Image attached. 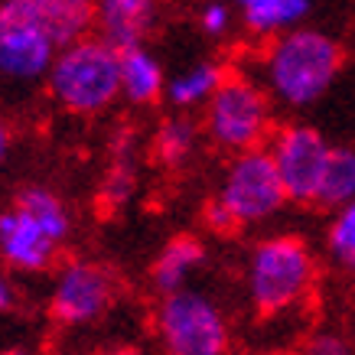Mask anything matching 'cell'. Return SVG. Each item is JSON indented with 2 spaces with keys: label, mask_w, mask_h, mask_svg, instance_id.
<instances>
[{
  "label": "cell",
  "mask_w": 355,
  "mask_h": 355,
  "mask_svg": "<svg viewBox=\"0 0 355 355\" xmlns=\"http://www.w3.org/2000/svg\"><path fill=\"white\" fill-rule=\"evenodd\" d=\"M95 23L101 43L121 55L128 49H140V40L153 23V7L144 0H108L95 10Z\"/></svg>",
  "instance_id": "obj_12"
},
{
  "label": "cell",
  "mask_w": 355,
  "mask_h": 355,
  "mask_svg": "<svg viewBox=\"0 0 355 355\" xmlns=\"http://www.w3.org/2000/svg\"><path fill=\"white\" fill-rule=\"evenodd\" d=\"M49 88L59 105L78 114H95L121 95V55L101 40H78L55 55Z\"/></svg>",
  "instance_id": "obj_2"
},
{
  "label": "cell",
  "mask_w": 355,
  "mask_h": 355,
  "mask_svg": "<svg viewBox=\"0 0 355 355\" xmlns=\"http://www.w3.org/2000/svg\"><path fill=\"white\" fill-rule=\"evenodd\" d=\"M108 355H140L137 349H114V352H108Z\"/></svg>",
  "instance_id": "obj_27"
},
{
  "label": "cell",
  "mask_w": 355,
  "mask_h": 355,
  "mask_svg": "<svg viewBox=\"0 0 355 355\" xmlns=\"http://www.w3.org/2000/svg\"><path fill=\"white\" fill-rule=\"evenodd\" d=\"M196 144V128L189 121H166L157 134V157L166 166H180Z\"/></svg>",
  "instance_id": "obj_19"
},
{
  "label": "cell",
  "mask_w": 355,
  "mask_h": 355,
  "mask_svg": "<svg viewBox=\"0 0 355 355\" xmlns=\"http://www.w3.org/2000/svg\"><path fill=\"white\" fill-rule=\"evenodd\" d=\"M205 218H209V225L216 228V232H232V228L238 225V222H235L232 216H228V209H225L222 202H218V199H216L212 205H209V209H205Z\"/></svg>",
  "instance_id": "obj_23"
},
{
  "label": "cell",
  "mask_w": 355,
  "mask_h": 355,
  "mask_svg": "<svg viewBox=\"0 0 355 355\" xmlns=\"http://www.w3.org/2000/svg\"><path fill=\"white\" fill-rule=\"evenodd\" d=\"M134 186V137H121L114 147V170L105 180V199L111 205L124 202Z\"/></svg>",
  "instance_id": "obj_20"
},
{
  "label": "cell",
  "mask_w": 355,
  "mask_h": 355,
  "mask_svg": "<svg viewBox=\"0 0 355 355\" xmlns=\"http://www.w3.org/2000/svg\"><path fill=\"white\" fill-rule=\"evenodd\" d=\"M222 82H225V72L212 62H202L173 82L170 98H173V105H199L205 98L212 101V95L222 88Z\"/></svg>",
  "instance_id": "obj_18"
},
{
  "label": "cell",
  "mask_w": 355,
  "mask_h": 355,
  "mask_svg": "<svg viewBox=\"0 0 355 355\" xmlns=\"http://www.w3.org/2000/svg\"><path fill=\"white\" fill-rule=\"evenodd\" d=\"M163 92V72L160 62L153 59L144 46L140 49H128L121 53V95L147 105Z\"/></svg>",
  "instance_id": "obj_14"
},
{
  "label": "cell",
  "mask_w": 355,
  "mask_h": 355,
  "mask_svg": "<svg viewBox=\"0 0 355 355\" xmlns=\"http://www.w3.org/2000/svg\"><path fill=\"white\" fill-rule=\"evenodd\" d=\"M202 26L209 33H225L228 26V10L222 3H212V7H205L202 10Z\"/></svg>",
  "instance_id": "obj_24"
},
{
  "label": "cell",
  "mask_w": 355,
  "mask_h": 355,
  "mask_svg": "<svg viewBox=\"0 0 355 355\" xmlns=\"http://www.w3.org/2000/svg\"><path fill=\"white\" fill-rule=\"evenodd\" d=\"M306 355H349V349L336 336H316L306 343Z\"/></svg>",
  "instance_id": "obj_22"
},
{
  "label": "cell",
  "mask_w": 355,
  "mask_h": 355,
  "mask_svg": "<svg viewBox=\"0 0 355 355\" xmlns=\"http://www.w3.org/2000/svg\"><path fill=\"white\" fill-rule=\"evenodd\" d=\"M284 199H287V193H284L277 166H274L268 150L238 153L235 163L228 166L225 186L218 196V202L225 205L228 216L235 218L238 225L268 218L270 212H277L284 205Z\"/></svg>",
  "instance_id": "obj_6"
},
{
  "label": "cell",
  "mask_w": 355,
  "mask_h": 355,
  "mask_svg": "<svg viewBox=\"0 0 355 355\" xmlns=\"http://www.w3.org/2000/svg\"><path fill=\"white\" fill-rule=\"evenodd\" d=\"M329 248L339 261L355 264V199L339 212V218L329 228Z\"/></svg>",
  "instance_id": "obj_21"
},
{
  "label": "cell",
  "mask_w": 355,
  "mask_h": 355,
  "mask_svg": "<svg viewBox=\"0 0 355 355\" xmlns=\"http://www.w3.org/2000/svg\"><path fill=\"white\" fill-rule=\"evenodd\" d=\"M17 10L43 33L46 40H53V46H72L78 40H85L88 26L95 23V10L92 3L82 0H17Z\"/></svg>",
  "instance_id": "obj_11"
},
{
  "label": "cell",
  "mask_w": 355,
  "mask_h": 355,
  "mask_svg": "<svg viewBox=\"0 0 355 355\" xmlns=\"http://www.w3.org/2000/svg\"><path fill=\"white\" fill-rule=\"evenodd\" d=\"M0 355H26V352H17V349H13V352H0Z\"/></svg>",
  "instance_id": "obj_28"
},
{
  "label": "cell",
  "mask_w": 355,
  "mask_h": 355,
  "mask_svg": "<svg viewBox=\"0 0 355 355\" xmlns=\"http://www.w3.org/2000/svg\"><path fill=\"white\" fill-rule=\"evenodd\" d=\"M202 258H205V251L196 238H189V235L173 238L170 245L163 248V254L157 258V264H153V284H157L166 297H170V293H180L183 291V280L193 274V268L202 264Z\"/></svg>",
  "instance_id": "obj_13"
},
{
  "label": "cell",
  "mask_w": 355,
  "mask_h": 355,
  "mask_svg": "<svg viewBox=\"0 0 355 355\" xmlns=\"http://www.w3.org/2000/svg\"><path fill=\"white\" fill-rule=\"evenodd\" d=\"M55 46L20 10L17 0L0 7V76L36 78L55 62Z\"/></svg>",
  "instance_id": "obj_8"
},
{
  "label": "cell",
  "mask_w": 355,
  "mask_h": 355,
  "mask_svg": "<svg viewBox=\"0 0 355 355\" xmlns=\"http://www.w3.org/2000/svg\"><path fill=\"white\" fill-rule=\"evenodd\" d=\"M157 329L170 355H228L225 316L209 297L196 291L163 297Z\"/></svg>",
  "instance_id": "obj_4"
},
{
  "label": "cell",
  "mask_w": 355,
  "mask_h": 355,
  "mask_svg": "<svg viewBox=\"0 0 355 355\" xmlns=\"http://www.w3.org/2000/svg\"><path fill=\"white\" fill-rule=\"evenodd\" d=\"M17 209H23L30 218H36L59 245L65 241V235H69V212H65L62 199L55 193H49L43 186H30V189H23L17 196Z\"/></svg>",
  "instance_id": "obj_16"
},
{
  "label": "cell",
  "mask_w": 355,
  "mask_h": 355,
  "mask_svg": "<svg viewBox=\"0 0 355 355\" xmlns=\"http://www.w3.org/2000/svg\"><path fill=\"white\" fill-rule=\"evenodd\" d=\"M355 199V153L352 150H329L323 180L316 189L313 205L333 209V205H349Z\"/></svg>",
  "instance_id": "obj_15"
},
{
  "label": "cell",
  "mask_w": 355,
  "mask_h": 355,
  "mask_svg": "<svg viewBox=\"0 0 355 355\" xmlns=\"http://www.w3.org/2000/svg\"><path fill=\"white\" fill-rule=\"evenodd\" d=\"M310 10V3L303 0H248L241 7V17L254 33H274L284 30Z\"/></svg>",
  "instance_id": "obj_17"
},
{
  "label": "cell",
  "mask_w": 355,
  "mask_h": 355,
  "mask_svg": "<svg viewBox=\"0 0 355 355\" xmlns=\"http://www.w3.org/2000/svg\"><path fill=\"white\" fill-rule=\"evenodd\" d=\"M7 150H10V130H7V124L0 121V163L7 160Z\"/></svg>",
  "instance_id": "obj_25"
},
{
  "label": "cell",
  "mask_w": 355,
  "mask_h": 355,
  "mask_svg": "<svg viewBox=\"0 0 355 355\" xmlns=\"http://www.w3.org/2000/svg\"><path fill=\"white\" fill-rule=\"evenodd\" d=\"M329 150L333 147H326L320 130L300 128V124L297 128H284L274 137L270 160L277 166V176L284 183L287 199H293V202H313L316 199Z\"/></svg>",
  "instance_id": "obj_7"
},
{
  "label": "cell",
  "mask_w": 355,
  "mask_h": 355,
  "mask_svg": "<svg viewBox=\"0 0 355 355\" xmlns=\"http://www.w3.org/2000/svg\"><path fill=\"white\" fill-rule=\"evenodd\" d=\"M10 303H13V291H10V284H7V280L0 277V310H7Z\"/></svg>",
  "instance_id": "obj_26"
},
{
  "label": "cell",
  "mask_w": 355,
  "mask_h": 355,
  "mask_svg": "<svg viewBox=\"0 0 355 355\" xmlns=\"http://www.w3.org/2000/svg\"><path fill=\"white\" fill-rule=\"evenodd\" d=\"M114 300V280L105 268L88 264V261H76L59 274L53 293V313L62 323H92Z\"/></svg>",
  "instance_id": "obj_9"
},
{
  "label": "cell",
  "mask_w": 355,
  "mask_h": 355,
  "mask_svg": "<svg viewBox=\"0 0 355 355\" xmlns=\"http://www.w3.org/2000/svg\"><path fill=\"white\" fill-rule=\"evenodd\" d=\"M55 248H59V241L23 209L13 205L7 212H0V254L13 268L43 270L55 258Z\"/></svg>",
  "instance_id": "obj_10"
},
{
  "label": "cell",
  "mask_w": 355,
  "mask_h": 355,
  "mask_svg": "<svg viewBox=\"0 0 355 355\" xmlns=\"http://www.w3.org/2000/svg\"><path fill=\"white\" fill-rule=\"evenodd\" d=\"M343 65V46L320 30H293L268 53V78L287 105H310Z\"/></svg>",
  "instance_id": "obj_1"
},
{
  "label": "cell",
  "mask_w": 355,
  "mask_h": 355,
  "mask_svg": "<svg viewBox=\"0 0 355 355\" xmlns=\"http://www.w3.org/2000/svg\"><path fill=\"white\" fill-rule=\"evenodd\" d=\"M209 134L218 147L248 153L258 150L268 134V98L248 78H225L209 101Z\"/></svg>",
  "instance_id": "obj_5"
},
{
  "label": "cell",
  "mask_w": 355,
  "mask_h": 355,
  "mask_svg": "<svg viewBox=\"0 0 355 355\" xmlns=\"http://www.w3.org/2000/svg\"><path fill=\"white\" fill-rule=\"evenodd\" d=\"M251 300L264 316L293 306L313 284V258L300 238H270L254 248L251 270Z\"/></svg>",
  "instance_id": "obj_3"
}]
</instances>
